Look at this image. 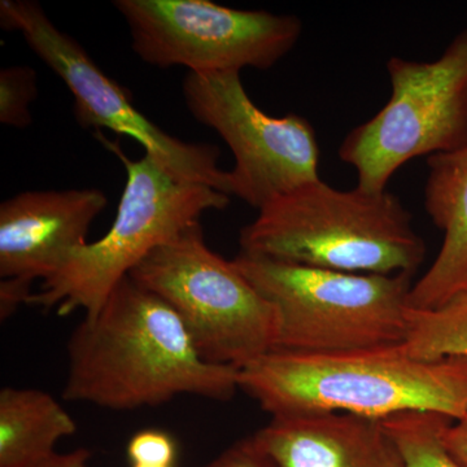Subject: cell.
Here are the masks:
<instances>
[{
  "mask_svg": "<svg viewBox=\"0 0 467 467\" xmlns=\"http://www.w3.org/2000/svg\"><path fill=\"white\" fill-rule=\"evenodd\" d=\"M76 431V420L50 393L16 387L0 391V467L32 466Z\"/></svg>",
  "mask_w": 467,
  "mask_h": 467,
  "instance_id": "5bb4252c",
  "label": "cell"
},
{
  "mask_svg": "<svg viewBox=\"0 0 467 467\" xmlns=\"http://www.w3.org/2000/svg\"><path fill=\"white\" fill-rule=\"evenodd\" d=\"M3 29L23 34L30 50L67 85L75 98L77 122L130 137L175 180L204 184L229 195L227 171L218 168L220 149L189 143L165 133L133 104L130 92L92 60L76 39L60 29L33 0H2Z\"/></svg>",
  "mask_w": 467,
  "mask_h": 467,
  "instance_id": "9c48e42d",
  "label": "cell"
},
{
  "mask_svg": "<svg viewBox=\"0 0 467 467\" xmlns=\"http://www.w3.org/2000/svg\"><path fill=\"white\" fill-rule=\"evenodd\" d=\"M441 441L451 459L461 467H467V410L442 429Z\"/></svg>",
  "mask_w": 467,
  "mask_h": 467,
  "instance_id": "44dd1931",
  "label": "cell"
},
{
  "mask_svg": "<svg viewBox=\"0 0 467 467\" xmlns=\"http://www.w3.org/2000/svg\"><path fill=\"white\" fill-rule=\"evenodd\" d=\"M207 467H279L256 434L230 445Z\"/></svg>",
  "mask_w": 467,
  "mask_h": 467,
  "instance_id": "d6986e66",
  "label": "cell"
},
{
  "mask_svg": "<svg viewBox=\"0 0 467 467\" xmlns=\"http://www.w3.org/2000/svg\"><path fill=\"white\" fill-rule=\"evenodd\" d=\"M32 281L24 278H5L0 282V318L5 321L24 304H27L32 291Z\"/></svg>",
  "mask_w": 467,
  "mask_h": 467,
  "instance_id": "ffe728a7",
  "label": "cell"
},
{
  "mask_svg": "<svg viewBox=\"0 0 467 467\" xmlns=\"http://www.w3.org/2000/svg\"><path fill=\"white\" fill-rule=\"evenodd\" d=\"M425 208L444 233L432 265L413 284L409 308L435 309L467 290V146L427 160Z\"/></svg>",
  "mask_w": 467,
  "mask_h": 467,
  "instance_id": "4fadbf2b",
  "label": "cell"
},
{
  "mask_svg": "<svg viewBox=\"0 0 467 467\" xmlns=\"http://www.w3.org/2000/svg\"><path fill=\"white\" fill-rule=\"evenodd\" d=\"M91 453L88 450H76L67 453H52L29 467H88Z\"/></svg>",
  "mask_w": 467,
  "mask_h": 467,
  "instance_id": "7402d4cb",
  "label": "cell"
},
{
  "mask_svg": "<svg viewBox=\"0 0 467 467\" xmlns=\"http://www.w3.org/2000/svg\"><path fill=\"white\" fill-rule=\"evenodd\" d=\"M97 137L124 164L125 189L106 235L79 248L27 301L58 316L78 309L85 317L97 315L110 292L150 252L199 223L205 212L221 211L230 202L226 193L175 180L150 156L129 159L119 143Z\"/></svg>",
  "mask_w": 467,
  "mask_h": 467,
  "instance_id": "5b68a950",
  "label": "cell"
},
{
  "mask_svg": "<svg viewBox=\"0 0 467 467\" xmlns=\"http://www.w3.org/2000/svg\"><path fill=\"white\" fill-rule=\"evenodd\" d=\"M38 95V77L32 67L14 66L0 70V122L16 129L32 124L30 106Z\"/></svg>",
  "mask_w": 467,
  "mask_h": 467,
  "instance_id": "e0dca14e",
  "label": "cell"
},
{
  "mask_svg": "<svg viewBox=\"0 0 467 467\" xmlns=\"http://www.w3.org/2000/svg\"><path fill=\"white\" fill-rule=\"evenodd\" d=\"M405 346L413 358L438 361L467 358V290L435 309H407Z\"/></svg>",
  "mask_w": 467,
  "mask_h": 467,
  "instance_id": "9a60e30c",
  "label": "cell"
},
{
  "mask_svg": "<svg viewBox=\"0 0 467 467\" xmlns=\"http://www.w3.org/2000/svg\"><path fill=\"white\" fill-rule=\"evenodd\" d=\"M129 276L174 309L209 364L241 370L275 349V306L233 261L208 247L201 221L150 252Z\"/></svg>",
  "mask_w": 467,
  "mask_h": 467,
  "instance_id": "8992f818",
  "label": "cell"
},
{
  "mask_svg": "<svg viewBox=\"0 0 467 467\" xmlns=\"http://www.w3.org/2000/svg\"><path fill=\"white\" fill-rule=\"evenodd\" d=\"M233 263L275 306L276 350L348 352L407 340L413 275L337 272L242 251Z\"/></svg>",
  "mask_w": 467,
  "mask_h": 467,
  "instance_id": "277c9868",
  "label": "cell"
},
{
  "mask_svg": "<svg viewBox=\"0 0 467 467\" xmlns=\"http://www.w3.org/2000/svg\"><path fill=\"white\" fill-rule=\"evenodd\" d=\"M193 119L213 129L235 165L227 171L229 196L261 209L319 178V146L308 119L272 117L251 100L241 72L190 73L182 85Z\"/></svg>",
  "mask_w": 467,
  "mask_h": 467,
  "instance_id": "30bf717a",
  "label": "cell"
},
{
  "mask_svg": "<svg viewBox=\"0 0 467 467\" xmlns=\"http://www.w3.org/2000/svg\"><path fill=\"white\" fill-rule=\"evenodd\" d=\"M386 67L391 97L347 134L337 152L368 192H386L410 160L467 146V27L431 63L393 57Z\"/></svg>",
  "mask_w": 467,
  "mask_h": 467,
  "instance_id": "52a82bcc",
  "label": "cell"
},
{
  "mask_svg": "<svg viewBox=\"0 0 467 467\" xmlns=\"http://www.w3.org/2000/svg\"><path fill=\"white\" fill-rule=\"evenodd\" d=\"M128 457L131 465L174 467L177 444L168 432L161 430H142L129 441Z\"/></svg>",
  "mask_w": 467,
  "mask_h": 467,
  "instance_id": "ac0fdd59",
  "label": "cell"
},
{
  "mask_svg": "<svg viewBox=\"0 0 467 467\" xmlns=\"http://www.w3.org/2000/svg\"><path fill=\"white\" fill-rule=\"evenodd\" d=\"M98 189L24 192L0 204V278H51L107 207Z\"/></svg>",
  "mask_w": 467,
  "mask_h": 467,
  "instance_id": "8fae6325",
  "label": "cell"
},
{
  "mask_svg": "<svg viewBox=\"0 0 467 467\" xmlns=\"http://www.w3.org/2000/svg\"><path fill=\"white\" fill-rule=\"evenodd\" d=\"M242 252L297 265L414 275L426 244L389 192L337 190L322 180L279 196L243 227Z\"/></svg>",
  "mask_w": 467,
  "mask_h": 467,
  "instance_id": "3957f363",
  "label": "cell"
},
{
  "mask_svg": "<svg viewBox=\"0 0 467 467\" xmlns=\"http://www.w3.org/2000/svg\"><path fill=\"white\" fill-rule=\"evenodd\" d=\"M254 434L279 467H404L398 445L377 418L272 417Z\"/></svg>",
  "mask_w": 467,
  "mask_h": 467,
  "instance_id": "7c38bea8",
  "label": "cell"
},
{
  "mask_svg": "<svg viewBox=\"0 0 467 467\" xmlns=\"http://www.w3.org/2000/svg\"><path fill=\"white\" fill-rule=\"evenodd\" d=\"M131 467H171V466L131 465Z\"/></svg>",
  "mask_w": 467,
  "mask_h": 467,
  "instance_id": "603a6c76",
  "label": "cell"
},
{
  "mask_svg": "<svg viewBox=\"0 0 467 467\" xmlns=\"http://www.w3.org/2000/svg\"><path fill=\"white\" fill-rule=\"evenodd\" d=\"M131 48L150 66L184 67L190 73L267 70L295 47L296 16L243 11L208 0H115Z\"/></svg>",
  "mask_w": 467,
  "mask_h": 467,
  "instance_id": "ba28073f",
  "label": "cell"
},
{
  "mask_svg": "<svg viewBox=\"0 0 467 467\" xmlns=\"http://www.w3.org/2000/svg\"><path fill=\"white\" fill-rule=\"evenodd\" d=\"M63 398L110 410L158 407L180 395L227 401L239 368L204 361L174 309L126 276L67 346Z\"/></svg>",
  "mask_w": 467,
  "mask_h": 467,
  "instance_id": "6da1fadb",
  "label": "cell"
},
{
  "mask_svg": "<svg viewBox=\"0 0 467 467\" xmlns=\"http://www.w3.org/2000/svg\"><path fill=\"white\" fill-rule=\"evenodd\" d=\"M450 417L434 411H405L383 420L400 451L404 467H461L441 441Z\"/></svg>",
  "mask_w": 467,
  "mask_h": 467,
  "instance_id": "2e32d148",
  "label": "cell"
},
{
  "mask_svg": "<svg viewBox=\"0 0 467 467\" xmlns=\"http://www.w3.org/2000/svg\"><path fill=\"white\" fill-rule=\"evenodd\" d=\"M242 391L272 417L343 413L386 418L467 410V358L423 361L405 343L334 353L272 350L239 370Z\"/></svg>",
  "mask_w": 467,
  "mask_h": 467,
  "instance_id": "7a4b0ae2",
  "label": "cell"
}]
</instances>
